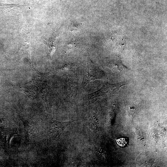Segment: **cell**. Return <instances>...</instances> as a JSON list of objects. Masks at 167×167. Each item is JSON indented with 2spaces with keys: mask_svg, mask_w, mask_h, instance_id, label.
Segmentation results:
<instances>
[{
  "mask_svg": "<svg viewBox=\"0 0 167 167\" xmlns=\"http://www.w3.org/2000/svg\"><path fill=\"white\" fill-rule=\"evenodd\" d=\"M116 140L118 144L121 147L126 146L127 143V140L126 138H120Z\"/></svg>",
  "mask_w": 167,
  "mask_h": 167,
  "instance_id": "cell-1",
  "label": "cell"
}]
</instances>
